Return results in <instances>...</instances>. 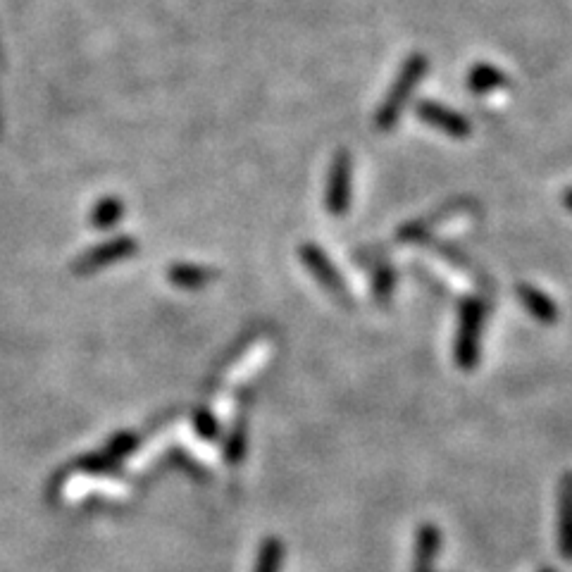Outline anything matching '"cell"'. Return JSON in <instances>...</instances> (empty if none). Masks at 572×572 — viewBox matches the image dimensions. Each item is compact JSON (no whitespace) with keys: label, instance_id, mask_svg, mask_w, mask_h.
<instances>
[{"label":"cell","instance_id":"cell-1","mask_svg":"<svg viewBox=\"0 0 572 572\" xmlns=\"http://www.w3.org/2000/svg\"><path fill=\"white\" fill-rule=\"evenodd\" d=\"M429 70V60L425 53H413L410 58L403 62L399 74H396L394 84L389 86L387 98H384L382 105L377 108L375 115V127L379 132H389L399 124L403 110L413 98V91L422 84V79L427 77Z\"/></svg>","mask_w":572,"mask_h":572},{"label":"cell","instance_id":"cell-2","mask_svg":"<svg viewBox=\"0 0 572 572\" xmlns=\"http://www.w3.org/2000/svg\"><path fill=\"white\" fill-rule=\"evenodd\" d=\"M487 310V301H482V298H468L460 306L456 337V365L460 370L470 372L480 365V339Z\"/></svg>","mask_w":572,"mask_h":572},{"label":"cell","instance_id":"cell-3","mask_svg":"<svg viewBox=\"0 0 572 572\" xmlns=\"http://www.w3.org/2000/svg\"><path fill=\"white\" fill-rule=\"evenodd\" d=\"M136 246L139 244H136V239H132V236H115V239L103 241V244L93 246L91 251H86L82 258L74 260L72 265L74 275L86 277L93 275V272L103 270V267L120 263V260L134 256Z\"/></svg>","mask_w":572,"mask_h":572},{"label":"cell","instance_id":"cell-4","mask_svg":"<svg viewBox=\"0 0 572 572\" xmlns=\"http://www.w3.org/2000/svg\"><path fill=\"white\" fill-rule=\"evenodd\" d=\"M351 182H353V160L348 151H339L334 155L332 170L327 179V210L334 217H344L351 205Z\"/></svg>","mask_w":572,"mask_h":572},{"label":"cell","instance_id":"cell-5","mask_svg":"<svg viewBox=\"0 0 572 572\" xmlns=\"http://www.w3.org/2000/svg\"><path fill=\"white\" fill-rule=\"evenodd\" d=\"M415 113H418L422 122L429 124V127L439 129V132H444L446 136H451V139H468L472 132L468 117L460 115L458 110H453L444 103L420 101Z\"/></svg>","mask_w":572,"mask_h":572},{"label":"cell","instance_id":"cell-6","mask_svg":"<svg viewBox=\"0 0 572 572\" xmlns=\"http://www.w3.org/2000/svg\"><path fill=\"white\" fill-rule=\"evenodd\" d=\"M298 256H301L303 263L310 270V275H313L317 282H320L329 294H334L337 298H346V284L344 279L339 277L337 267L332 265V260H329L325 253L320 251L315 244H303L301 251H298Z\"/></svg>","mask_w":572,"mask_h":572},{"label":"cell","instance_id":"cell-7","mask_svg":"<svg viewBox=\"0 0 572 572\" xmlns=\"http://www.w3.org/2000/svg\"><path fill=\"white\" fill-rule=\"evenodd\" d=\"M139 444V437L134 432H120L117 437L108 441V446L101 453H91L82 460V468L89 472H105L110 468H115L117 463H122L124 458L129 456Z\"/></svg>","mask_w":572,"mask_h":572},{"label":"cell","instance_id":"cell-8","mask_svg":"<svg viewBox=\"0 0 572 572\" xmlns=\"http://www.w3.org/2000/svg\"><path fill=\"white\" fill-rule=\"evenodd\" d=\"M270 356H272V341L263 339V341H258V344H253L244 356L236 360V363L232 365V370L227 372L225 382H222V389H232L234 384L244 382V379L256 375L267 360H270Z\"/></svg>","mask_w":572,"mask_h":572},{"label":"cell","instance_id":"cell-9","mask_svg":"<svg viewBox=\"0 0 572 572\" xmlns=\"http://www.w3.org/2000/svg\"><path fill=\"white\" fill-rule=\"evenodd\" d=\"M91 491H103L108 499H127L129 489L127 484L120 480H96V477H70L62 487V496L67 501H77L84 499Z\"/></svg>","mask_w":572,"mask_h":572},{"label":"cell","instance_id":"cell-10","mask_svg":"<svg viewBox=\"0 0 572 572\" xmlns=\"http://www.w3.org/2000/svg\"><path fill=\"white\" fill-rule=\"evenodd\" d=\"M558 551L572 561V472H565L558 487Z\"/></svg>","mask_w":572,"mask_h":572},{"label":"cell","instance_id":"cell-11","mask_svg":"<svg viewBox=\"0 0 572 572\" xmlns=\"http://www.w3.org/2000/svg\"><path fill=\"white\" fill-rule=\"evenodd\" d=\"M518 296L527 313H530L534 320L542 322V325H553V322L558 320L556 303H553L542 289H537V286H532V284H520Z\"/></svg>","mask_w":572,"mask_h":572},{"label":"cell","instance_id":"cell-12","mask_svg":"<svg viewBox=\"0 0 572 572\" xmlns=\"http://www.w3.org/2000/svg\"><path fill=\"white\" fill-rule=\"evenodd\" d=\"M508 86L506 72L499 70L496 65H489V62H480L475 65L468 74V89L477 96H484V93H494L501 91Z\"/></svg>","mask_w":572,"mask_h":572},{"label":"cell","instance_id":"cell-13","mask_svg":"<svg viewBox=\"0 0 572 572\" xmlns=\"http://www.w3.org/2000/svg\"><path fill=\"white\" fill-rule=\"evenodd\" d=\"M167 279H170L174 286H179V289L196 291V289H203L205 284L213 282V279H217V272L210 270V267H203V265L179 263V265H172L170 270H167Z\"/></svg>","mask_w":572,"mask_h":572},{"label":"cell","instance_id":"cell-14","mask_svg":"<svg viewBox=\"0 0 572 572\" xmlns=\"http://www.w3.org/2000/svg\"><path fill=\"white\" fill-rule=\"evenodd\" d=\"M441 551V530L434 525H422L418 530V549H415V570L413 572H432V565Z\"/></svg>","mask_w":572,"mask_h":572},{"label":"cell","instance_id":"cell-15","mask_svg":"<svg viewBox=\"0 0 572 572\" xmlns=\"http://www.w3.org/2000/svg\"><path fill=\"white\" fill-rule=\"evenodd\" d=\"M460 213V203H453L451 208H444V213H437L434 217H427V220H415L406 225L399 232V239L401 241H408V244H415V241H425L429 234H432V229L441 225L444 220H449V217L458 215Z\"/></svg>","mask_w":572,"mask_h":572},{"label":"cell","instance_id":"cell-16","mask_svg":"<svg viewBox=\"0 0 572 572\" xmlns=\"http://www.w3.org/2000/svg\"><path fill=\"white\" fill-rule=\"evenodd\" d=\"M124 217V203L120 198L115 196H108L103 198V201H98L93 205L91 215H89V222L93 229H110L115 225H120Z\"/></svg>","mask_w":572,"mask_h":572},{"label":"cell","instance_id":"cell-17","mask_svg":"<svg viewBox=\"0 0 572 572\" xmlns=\"http://www.w3.org/2000/svg\"><path fill=\"white\" fill-rule=\"evenodd\" d=\"M177 439V434H174V427L170 429H165L163 434H158L151 444L148 446H143V449L136 453V456L129 460V472H141V470H146L148 468V463L158 456V453H163L167 449V444H172V441Z\"/></svg>","mask_w":572,"mask_h":572},{"label":"cell","instance_id":"cell-18","mask_svg":"<svg viewBox=\"0 0 572 572\" xmlns=\"http://www.w3.org/2000/svg\"><path fill=\"white\" fill-rule=\"evenodd\" d=\"M282 553L284 549L277 539H265L258 553L256 572H279V565H282Z\"/></svg>","mask_w":572,"mask_h":572},{"label":"cell","instance_id":"cell-19","mask_svg":"<svg viewBox=\"0 0 572 572\" xmlns=\"http://www.w3.org/2000/svg\"><path fill=\"white\" fill-rule=\"evenodd\" d=\"M246 446H248L246 427L239 422V425H236L232 432H229V439H227V446H225V460H227V463L239 465L241 460H244V456H246Z\"/></svg>","mask_w":572,"mask_h":572},{"label":"cell","instance_id":"cell-20","mask_svg":"<svg viewBox=\"0 0 572 572\" xmlns=\"http://www.w3.org/2000/svg\"><path fill=\"white\" fill-rule=\"evenodd\" d=\"M375 291L379 301H389L394 291V270L387 263H379L375 267Z\"/></svg>","mask_w":572,"mask_h":572},{"label":"cell","instance_id":"cell-21","mask_svg":"<svg viewBox=\"0 0 572 572\" xmlns=\"http://www.w3.org/2000/svg\"><path fill=\"white\" fill-rule=\"evenodd\" d=\"M194 427H196L198 437H203L205 441L217 437V418L213 413H210V410H196Z\"/></svg>","mask_w":572,"mask_h":572},{"label":"cell","instance_id":"cell-22","mask_svg":"<svg viewBox=\"0 0 572 572\" xmlns=\"http://www.w3.org/2000/svg\"><path fill=\"white\" fill-rule=\"evenodd\" d=\"M563 205H565V210H570V213H572V189H568L563 194Z\"/></svg>","mask_w":572,"mask_h":572},{"label":"cell","instance_id":"cell-23","mask_svg":"<svg viewBox=\"0 0 572 572\" xmlns=\"http://www.w3.org/2000/svg\"><path fill=\"white\" fill-rule=\"evenodd\" d=\"M542 572H556V570H551V568H546V570H542Z\"/></svg>","mask_w":572,"mask_h":572}]
</instances>
